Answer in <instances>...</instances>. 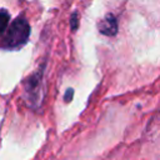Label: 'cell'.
Masks as SVG:
<instances>
[{
  "label": "cell",
  "mask_w": 160,
  "mask_h": 160,
  "mask_svg": "<svg viewBox=\"0 0 160 160\" xmlns=\"http://www.w3.org/2000/svg\"><path fill=\"white\" fill-rule=\"evenodd\" d=\"M6 32L2 34V39L0 41V48L5 50H15L22 48L30 38V25L25 16L20 15L12 22L9 28L5 30Z\"/></svg>",
  "instance_id": "1"
},
{
  "label": "cell",
  "mask_w": 160,
  "mask_h": 160,
  "mask_svg": "<svg viewBox=\"0 0 160 160\" xmlns=\"http://www.w3.org/2000/svg\"><path fill=\"white\" fill-rule=\"evenodd\" d=\"M44 65L34 74L28 76L22 82L24 96L32 108H39L44 96Z\"/></svg>",
  "instance_id": "2"
},
{
  "label": "cell",
  "mask_w": 160,
  "mask_h": 160,
  "mask_svg": "<svg viewBox=\"0 0 160 160\" xmlns=\"http://www.w3.org/2000/svg\"><path fill=\"white\" fill-rule=\"evenodd\" d=\"M98 30L105 36L116 35V32H118V20H116V18L111 12L106 14L98 22Z\"/></svg>",
  "instance_id": "3"
},
{
  "label": "cell",
  "mask_w": 160,
  "mask_h": 160,
  "mask_svg": "<svg viewBox=\"0 0 160 160\" xmlns=\"http://www.w3.org/2000/svg\"><path fill=\"white\" fill-rule=\"evenodd\" d=\"M9 21H10V14L5 9H1L0 10V36L5 32L6 28L9 26Z\"/></svg>",
  "instance_id": "4"
},
{
  "label": "cell",
  "mask_w": 160,
  "mask_h": 160,
  "mask_svg": "<svg viewBox=\"0 0 160 160\" xmlns=\"http://www.w3.org/2000/svg\"><path fill=\"white\" fill-rule=\"evenodd\" d=\"M79 28V15L76 11H74L70 15V29L72 31H76V29Z\"/></svg>",
  "instance_id": "5"
},
{
  "label": "cell",
  "mask_w": 160,
  "mask_h": 160,
  "mask_svg": "<svg viewBox=\"0 0 160 160\" xmlns=\"http://www.w3.org/2000/svg\"><path fill=\"white\" fill-rule=\"evenodd\" d=\"M72 98H74V89H72V88L66 89V91H65V94H64V100H65V102H70V101L72 100Z\"/></svg>",
  "instance_id": "6"
}]
</instances>
